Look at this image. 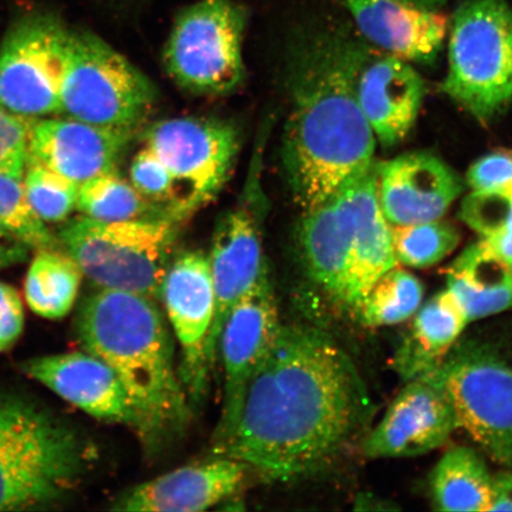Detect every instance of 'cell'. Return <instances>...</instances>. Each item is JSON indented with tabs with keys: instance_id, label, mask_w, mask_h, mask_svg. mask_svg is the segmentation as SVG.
<instances>
[{
	"instance_id": "obj_2",
	"label": "cell",
	"mask_w": 512,
	"mask_h": 512,
	"mask_svg": "<svg viewBox=\"0 0 512 512\" xmlns=\"http://www.w3.org/2000/svg\"><path fill=\"white\" fill-rule=\"evenodd\" d=\"M370 50L339 30L313 32L294 46L284 164L303 213L374 165L376 138L357 99Z\"/></svg>"
},
{
	"instance_id": "obj_14",
	"label": "cell",
	"mask_w": 512,
	"mask_h": 512,
	"mask_svg": "<svg viewBox=\"0 0 512 512\" xmlns=\"http://www.w3.org/2000/svg\"><path fill=\"white\" fill-rule=\"evenodd\" d=\"M277 298L270 272L230 310L219 341L223 395L215 450L232 432L243 395L256 368L271 349L280 326Z\"/></svg>"
},
{
	"instance_id": "obj_27",
	"label": "cell",
	"mask_w": 512,
	"mask_h": 512,
	"mask_svg": "<svg viewBox=\"0 0 512 512\" xmlns=\"http://www.w3.org/2000/svg\"><path fill=\"white\" fill-rule=\"evenodd\" d=\"M82 271L72 256L40 249L25 279V299L30 309L48 319H60L73 309Z\"/></svg>"
},
{
	"instance_id": "obj_36",
	"label": "cell",
	"mask_w": 512,
	"mask_h": 512,
	"mask_svg": "<svg viewBox=\"0 0 512 512\" xmlns=\"http://www.w3.org/2000/svg\"><path fill=\"white\" fill-rule=\"evenodd\" d=\"M472 191L512 194V153L492 152L477 160L466 176Z\"/></svg>"
},
{
	"instance_id": "obj_30",
	"label": "cell",
	"mask_w": 512,
	"mask_h": 512,
	"mask_svg": "<svg viewBox=\"0 0 512 512\" xmlns=\"http://www.w3.org/2000/svg\"><path fill=\"white\" fill-rule=\"evenodd\" d=\"M393 248L398 265L427 268L439 264L460 242L458 229L451 223L434 220L392 226Z\"/></svg>"
},
{
	"instance_id": "obj_4",
	"label": "cell",
	"mask_w": 512,
	"mask_h": 512,
	"mask_svg": "<svg viewBox=\"0 0 512 512\" xmlns=\"http://www.w3.org/2000/svg\"><path fill=\"white\" fill-rule=\"evenodd\" d=\"M81 467L82 448L70 428L27 401L0 399V511L55 501Z\"/></svg>"
},
{
	"instance_id": "obj_24",
	"label": "cell",
	"mask_w": 512,
	"mask_h": 512,
	"mask_svg": "<svg viewBox=\"0 0 512 512\" xmlns=\"http://www.w3.org/2000/svg\"><path fill=\"white\" fill-rule=\"evenodd\" d=\"M469 324L462 306L447 290L419 307L408 334L393 358V367L403 380L431 373L445 360Z\"/></svg>"
},
{
	"instance_id": "obj_10",
	"label": "cell",
	"mask_w": 512,
	"mask_h": 512,
	"mask_svg": "<svg viewBox=\"0 0 512 512\" xmlns=\"http://www.w3.org/2000/svg\"><path fill=\"white\" fill-rule=\"evenodd\" d=\"M445 390L459 427L488 456L512 471V369L494 352L466 344L426 374Z\"/></svg>"
},
{
	"instance_id": "obj_40",
	"label": "cell",
	"mask_w": 512,
	"mask_h": 512,
	"mask_svg": "<svg viewBox=\"0 0 512 512\" xmlns=\"http://www.w3.org/2000/svg\"><path fill=\"white\" fill-rule=\"evenodd\" d=\"M479 242L486 251L512 267V232L486 236V238L480 239Z\"/></svg>"
},
{
	"instance_id": "obj_25",
	"label": "cell",
	"mask_w": 512,
	"mask_h": 512,
	"mask_svg": "<svg viewBox=\"0 0 512 512\" xmlns=\"http://www.w3.org/2000/svg\"><path fill=\"white\" fill-rule=\"evenodd\" d=\"M446 288L469 323L512 309V267L486 251L479 241L454 261Z\"/></svg>"
},
{
	"instance_id": "obj_22",
	"label": "cell",
	"mask_w": 512,
	"mask_h": 512,
	"mask_svg": "<svg viewBox=\"0 0 512 512\" xmlns=\"http://www.w3.org/2000/svg\"><path fill=\"white\" fill-rule=\"evenodd\" d=\"M247 466L220 457L181 467L149 480L121 496L113 510L131 512H198L232 495L245 479Z\"/></svg>"
},
{
	"instance_id": "obj_21",
	"label": "cell",
	"mask_w": 512,
	"mask_h": 512,
	"mask_svg": "<svg viewBox=\"0 0 512 512\" xmlns=\"http://www.w3.org/2000/svg\"><path fill=\"white\" fill-rule=\"evenodd\" d=\"M425 83L406 60L369 53L357 79V99L375 138L386 147L405 140L415 125Z\"/></svg>"
},
{
	"instance_id": "obj_9",
	"label": "cell",
	"mask_w": 512,
	"mask_h": 512,
	"mask_svg": "<svg viewBox=\"0 0 512 512\" xmlns=\"http://www.w3.org/2000/svg\"><path fill=\"white\" fill-rule=\"evenodd\" d=\"M144 146L170 172L174 190L168 214L177 221L206 206L219 194L239 151V133L226 121L174 118L146 131Z\"/></svg>"
},
{
	"instance_id": "obj_37",
	"label": "cell",
	"mask_w": 512,
	"mask_h": 512,
	"mask_svg": "<svg viewBox=\"0 0 512 512\" xmlns=\"http://www.w3.org/2000/svg\"><path fill=\"white\" fill-rule=\"evenodd\" d=\"M24 329V309L14 287L0 283V351L17 342Z\"/></svg>"
},
{
	"instance_id": "obj_39",
	"label": "cell",
	"mask_w": 512,
	"mask_h": 512,
	"mask_svg": "<svg viewBox=\"0 0 512 512\" xmlns=\"http://www.w3.org/2000/svg\"><path fill=\"white\" fill-rule=\"evenodd\" d=\"M28 258V247L0 229V270Z\"/></svg>"
},
{
	"instance_id": "obj_18",
	"label": "cell",
	"mask_w": 512,
	"mask_h": 512,
	"mask_svg": "<svg viewBox=\"0 0 512 512\" xmlns=\"http://www.w3.org/2000/svg\"><path fill=\"white\" fill-rule=\"evenodd\" d=\"M25 370L83 412L136 431L137 415L123 383L100 358L89 352L46 356L28 362Z\"/></svg>"
},
{
	"instance_id": "obj_29",
	"label": "cell",
	"mask_w": 512,
	"mask_h": 512,
	"mask_svg": "<svg viewBox=\"0 0 512 512\" xmlns=\"http://www.w3.org/2000/svg\"><path fill=\"white\" fill-rule=\"evenodd\" d=\"M422 299L424 287L420 280L395 266L370 288L358 317L369 328L400 324L415 315Z\"/></svg>"
},
{
	"instance_id": "obj_12",
	"label": "cell",
	"mask_w": 512,
	"mask_h": 512,
	"mask_svg": "<svg viewBox=\"0 0 512 512\" xmlns=\"http://www.w3.org/2000/svg\"><path fill=\"white\" fill-rule=\"evenodd\" d=\"M160 300L181 348L179 375L190 402L200 405L215 367L209 345L215 293L208 255L185 252L172 259L160 290Z\"/></svg>"
},
{
	"instance_id": "obj_23",
	"label": "cell",
	"mask_w": 512,
	"mask_h": 512,
	"mask_svg": "<svg viewBox=\"0 0 512 512\" xmlns=\"http://www.w3.org/2000/svg\"><path fill=\"white\" fill-rule=\"evenodd\" d=\"M306 270L320 290L345 310L352 256V222L341 192L304 213L299 230Z\"/></svg>"
},
{
	"instance_id": "obj_35",
	"label": "cell",
	"mask_w": 512,
	"mask_h": 512,
	"mask_svg": "<svg viewBox=\"0 0 512 512\" xmlns=\"http://www.w3.org/2000/svg\"><path fill=\"white\" fill-rule=\"evenodd\" d=\"M31 121L0 106V172L24 174Z\"/></svg>"
},
{
	"instance_id": "obj_16",
	"label": "cell",
	"mask_w": 512,
	"mask_h": 512,
	"mask_svg": "<svg viewBox=\"0 0 512 512\" xmlns=\"http://www.w3.org/2000/svg\"><path fill=\"white\" fill-rule=\"evenodd\" d=\"M134 131L83 123L69 117L32 119L28 160L80 185L117 169Z\"/></svg>"
},
{
	"instance_id": "obj_7",
	"label": "cell",
	"mask_w": 512,
	"mask_h": 512,
	"mask_svg": "<svg viewBox=\"0 0 512 512\" xmlns=\"http://www.w3.org/2000/svg\"><path fill=\"white\" fill-rule=\"evenodd\" d=\"M155 86L88 31H69L61 113L83 123L136 130L155 104Z\"/></svg>"
},
{
	"instance_id": "obj_41",
	"label": "cell",
	"mask_w": 512,
	"mask_h": 512,
	"mask_svg": "<svg viewBox=\"0 0 512 512\" xmlns=\"http://www.w3.org/2000/svg\"><path fill=\"white\" fill-rule=\"evenodd\" d=\"M422 6L431 10H440L448 2V0H415Z\"/></svg>"
},
{
	"instance_id": "obj_20",
	"label": "cell",
	"mask_w": 512,
	"mask_h": 512,
	"mask_svg": "<svg viewBox=\"0 0 512 512\" xmlns=\"http://www.w3.org/2000/svg\"><path fill=\"white\" fill-rule=\"evenodd\" d=\"M352 222V256L345 311L358 317L370 288L396 261L392 228L382 213L376 164L341 189Z\"/></svg>"
},
{
	"instance_id": "obj_15",
	"label": "cell",
	"mask_w": 512,
	"mask_h": 512,
	"mask_svg": "<svg viewBox=\"0 0 512 512\" xmlns=\"http://www.w3.org/2000/svg\"><path fill=\"white\" fill-rule=\"evenodd\" d=\"M459 428L456 412L440 384L422 375L407 381L381 421L363 441L371 459L411 458L443 446Z\"/></svg>"
},
{
	"instance_id": "obj_17",
	"label": "cell",
	"mask_w": 512,
	"mask_h": 512,
	"mask_svg": "<svg viewBox=\"0 0 512 512\" xmlns=\"http://www.w3.org/2000/svg\"><path fill=\"white\" fill-rule=\"evenodd\" d=\"M377 191L389 224L440 220L462 194V179L428 152L406 153L376 164Z\"/></svg>"
},
{
	"instance_id": "obj_32",
	"label": "cell",
	"mask_w": 512,
	"mask_h": 512,
	"mask_svg": "<svg viewBox=\"0 0 512 512\" xmlns=\"http://www.w3.org/2000/svg\"><path fill=\"white\" fill-rule=\"evenodd\" d=\"M79 187V184L46 166L27 160L25 194L32 210L44 223H59L68 219L78 203Z\"/></svg>"
},
{
	"instance_id": "obj_13",
	"label": "cell",
	"mask_w": 512,
	"mask_h": 512,
	"mask_svg": "<svg viewBox=\"0 0 512 512\" xmlns=\"http://www.w3.org/2000/svg\"><path fill=\"white\" fill-rule=\"evenodd\" d=\"M241 201L222 217L208 255L215 293V316L210 334V356L219 357V341L230 310L259 283L268 271L262 247L264 197L255 177Z\"/></svg>"
},
{
	"instance_id": "obj_6",
	"label": "cell",
	"mask_w": 512,
	"mask_h": 512,
	"mask_svg": "<svg viewBox=\"0 0 512 512\" xmlns=\"http://www.w3.org/2000/svg\"><path fill=\"white\" fill-rule=\"evenodd\" d=\"M450 29L444 91L489 123L512 102V8L508 0H463Z\"/></svg>"
},
{
	"instance_id": "obj_8",
	"label": "cell",
	"mask_w": 512,
	"mask_h": 512,
	"mask_svg": "<svg viewBox=\"0 0 512 512\" xmlns=\"http://www.w3.org/2000/svg\"><path fill=\"white\" fill-rule=\"evenodd\" d=\"M248 12L235 0H197L181 11L166 43L164 61L179 86L226 94L245 79L242 46Z\"/></svg>"
},
{
	"instance_id": "obj_5",
	"label": "cell",
	"mask_w": 512,
	"mask_h": 512,
	"mask_svg": "<svg viewBox=\"0 0 512 512\" xmlns=\"http://www.w3.org/2000/svg\"><path fill=\"white\" fill-rule=\"evenodd\" d=\"M177 222L165 215L121 222L82 215L63 227L60 239L83 275L102 290L159 300L177 240Z\"/></svg>"
},
{
	"instance_id": "obj_3",
	"label": "cell",
	"mask_w": 512,
	"mask_h": 512,
	"mask_svg": "<svg viewBox=\"0 0 512 512\" xmlns=\"http://www.w3.org/2000/svg\"><path fill=\"white\" fill-rule=\"evenodd\" d=\"M157 300L102 290L83 305V347L119 377L137 415L136 432L151 448L188 427L191 402L176 368L174 343Z\"/></svg>"
},
{
	"instance_id": "obj_38",
	"label": "cell",
	"mask_w": 512,
	"mask_h": 512,
	"mask_svg": "<svg viewBox=\"0 0 512 512\" xmlns=\"http://www.w3.org/2000/svg\"><path fill=\"white\" fill-rule=\"evenodd\" d=\"M512 511V471L507 470L492 479L489 512Z\"/></svg>"
},
{
	"instance_id": "obj_26",
	"label": "cell",
	"mask_w": 512,
	"mask_h": 512,
	"mask_svg": "<svg viewBox=\"0 0 512 512\" xmlns=\"http://www.w3.org/2000/svg\"><path fill=\"white\" fill-rule=\"evenodd\" d=\"M492 479L478 452L470 447H453L432 472L433 507L439 511L489 512Z\"/></svg>"
},
{
	"instance_id": "obj_33",
	"label": "cell",
	"mask_w": 512,
	"mask_h": 512,
	"mask_svg": "<svg viewBox=\"0 0 512 512\" xmlns=\"http://www.w3.org/2000/svg\"><path fill=\"white\" fill-rule=\"evenodd\" d=\"M460 217L473 230L486 236L512 232V194L472 191L460 208Z\"/></svg>"
},
{
	"instance_id": "obj_28",
	"label": "cell",
	"mask_w": 512,
	"mask_h": 512,
	"mask_svg": "<svg viewBox=\"0 0 512 512\" xmlns=\"http://www.w3.org/2000/svg\"><path fill=\"white\" fill-rule=\"evenodd\" d=\"M153 203L120 177L117 170L105 172L80 184L76 209L83 216L100 222H121L151 214ZM163 216V215H160ZM166 216V215H165Z\"/></svg>"
},
{
	"instance_id": "obj_34",
	"label": "cell",
	"mask_w": 512,
	"mask_h": 512,
	"mask_svg": "<svg viewBox=\"0 0 512 512\" xmlns=\"http://www.w3.org/2000/svg\"><path fill=\"white\" fill-rule=\"evenodd\" d=\"M130 182L147 200L164 204L168 213L174 183L162 160L144 145L132 160Z\"/></svg>"
},
{
	"instance_id": "obj_11",
	"label": "cell",
	"mask_w": 512,
	"mask_h": 512,
	"mask_svg": "<svg viewBox=\"0 0 512 512\" xmlns=\"http://www.w3.org/2000/svg\"><path fill=\"white\" fill-rule=\"evenodd\" d=\"M69 29L49 14L18 21L0 46V106L24 118L61 114Z\"/></svg>"
},
{
	"instance_id": "obj_31",
	"label": "cell",
	"mask_w": 512,
	"mask_h": 512,
	"mask_svg": "<svg viewBox=\"0 0 512 512\" xmlns=\"http://www.w3.org/2000/svg\"><path fill=\"white\" fill-rule=\"evenodd\" d=\"M0 229L28 248H53V235L25 194L24 174L0 172Z\"/></svg>"
},
{
	"instance_id": "obj_1",
	"label": "cell",
	"mask_w": 512,
	"mask_h": 512,
	"mask_svg": "<svg viewBox=\"0 0 512 512\" xmlns=\"http://www.w3.org/2000/svg\"><path fill=\"white\" fill-rule=\"evenodd\" d=\"M371 411L360 371L334 338L312 326L281 324L232 432L215 452L268 482H293L334 462Z\"/></svg>"
},
{
	"instance_id": "obj_19",
	"label": "cell",
	"mask_w": 512,
	"mask_h": 512,
	"mask_svg": "<svg viewBox=\"0 0 512 512\" xmlns=\"http://www.w3.org/2000/svg\"><path fill=\"white\" fill-rule=\"evenodd\" d=\"M358 31L399 59L431 62L444 47L448 19L415 0H343Z\"/></svg>"
}]
</instances>
